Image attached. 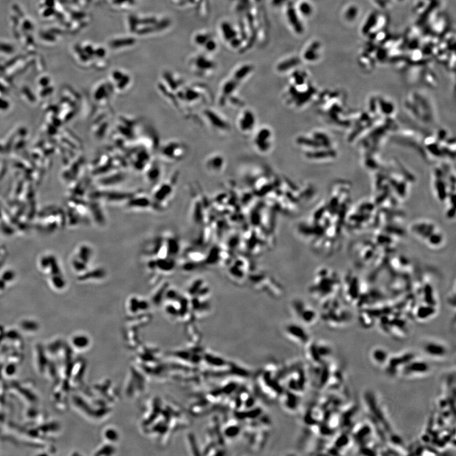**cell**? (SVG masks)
<instances>
[{
    "label": "cell",
    "instance_id": "1",
    "mask_svg": "<svg viewBox=\"0 0 456 456\" xmlns=\"http://www.w3.org/2000/svg\"><path fill=\"white\" fill-rule=\"evenodd\" d=\"M160 159L167 163H178L185 158L187 148L185 143L178 140L165 141L159 147Z\"/></svg>",
    "mask_w": 456,
    "mask_h": 456
},
{
    "label": "cell",
    "instance_id": "2",
    "mask_svg": "<svg viewBox=\"0 0 456 456\" xmlns=\"http://www.w3.org/2000/svg\"><path fill=\"white\" fill-rule=\"evenodd\" d=\"M189 68L192 73L201 77H207L215 69V63L206 54H197L189 60Z\"/></svg>",
    "mask_w": 456,
    "mask_h": 456
},
{
    "label": "cell",
    "instance_id": "3",
    "mask_svg": "<svg viewBox=\"0 0 456 456\" xmlns=\"http://www.w3.org/2000/svg\"><path fill=\"white\" fill-rule=\"evenodd\" d=\"M108 81L116 94H123L133 86V77L126 71L121 69H114L109 74Z\"/></svg>",
    "mask_w": 456,
    "mask_h": 456
},
{
    "label": "cell",
    "instance_id": "4",
    "mask_svg": "<svg viewBox=\"0 0 456 456\" xmlns=\"http://www.w3.org/2000/svg\"><path fill=\"white\" fill-rule=\"evenodd\" d=\"M115 91L108 80L101 81L96 85L93 90V99L97 105H108L113 100Z\"/></svg>",
    "mask_w": 456,
    "mask_h": 456
},
{
    "label": "cell",
    "instance_id": "5",
    "mask_svg": "<svg viewBox=\"0 0 456 456\" xmlns=\"http://www.w3.org/2000/svg\"><path fill=\"white\" fill-rule=\"evenodd\" d=\"M193 41L197 47L206 53H214L218 48V41L209 32H197L193 37Z\"/></svg>",
    "mask_w": 456,
    "mask_h": 456
},
{
    "label": "cell",
    "instance_id": "6",
    "mask_svg": "<svg viewBox=\"0 0 456 456\" xmlns=\"http://www.w3.org/2000/svg\"><path fill=\"white\" fill-rule=\"evenodd\" d=\"M220 33L223 39L231 49H236L241 45V36L231 23L223 21L220 25Z\"/></svg>",
    "mask_w": 456,
    "mask_h": 456
},
{
    "label": "cell",
    "instance_id": "7",
    "mask_svg": "<svg viewBox=\"0 0 456 456\" xmlns=\"http://www.w3.org/2000/svg\"><path fill=\"white\" fill-rule=\"evenodd\" d=\"M430 370V367L427 362L411 359L402 368V372L405 377H416L426 375Z\"/></svg>",
    "mask_w": 456,
    "mask_h": 456
},
{
    "label": "cell",
    "instance_id": "8",
    "mask_svg": "<svg viewBox=\"0 0 456 456\" xmlns=\"http://www.w3.org/2000/svg\"><path fill=\"white\" fill-rule=\"evenodd\" d=\"M424 353L433 358H443L448 354V348L443 343L435 340L425 341L423 343Z\"/></svg>",
    "mask_w": 456,
    "mask_h": 456
},
{
    "label": "cell",
    "instance_id": "9",
    "mask_svg": "<svg viewBox=\"0 0 456 456\" xmlns=\"http://www.w3.org/2000/svg\"><path fill=\"white\" fill-rule=\"evenodd\" d=\"M146 181L150 185H157L162 177V168L159 162L151 161L144 169Z\"/></svg>",
    "mask_w": 456,
    "mask_h": 456
},
{
    "label": "cell",
    "instance_id": "10",
    "mask_svg": "<svg viewBox=\"0 0 456 456\" xmlns=\"http://www.w3.org/2000/svg\"><path fill=\"white\" fill-rule=\"evenodd\" d=\"M320 44L314 41L309 44L303 50L302 57L306 62H313L319 58Z\"/></svg>",
    "mask_w": 456,
    "mask_h": 456
},
{
    "label": "cell",
    "instance_id": "11",
    "mask_svg": "<svg viewBox=\"0 0 456 456\" xmlns=\"http://www.w3.org/2000/svg\"><path fill=\"white\" fill-rule=\"evenodd\" d=\"M296 11L300 17L308 18L313 14V8L310 2L307 0H302L298 2L297 5H294Z\"/></svg>",
    "mask_w": 456,
    "mask_h": 456
},
{
    "label": "cell",
    "instance_id": "12",
    "mask_svg": "<svg viewBox=\"0 0 456 456\" xmlns=\"http://www.w3.org/2000/svg\"><path fill=\"white\" fill-rule=\"evenodd\" d=\"M372 359L377 364H385L389 359L388 354L385 349L376 348L372 352Z\"/></svg>",
    "mask_w": 456,
    "mask_h": 456
},
{
    "label": "cell",
    "instance_id": "13",
    "mask_svg": "<svg viewBox=\"0 0 456 456\" xmlns=\"http://www.w3.org/2000/svg\"><path fill=\"white\" fill-rule=\"evenodd\" d=\"M299 63L297 58H289L284 60V62H280L278 64V70L279 71H287L288 69L294 68V66L297 65Z\"/></svg>",
    "mask_w": 456,
    "mask_h": 456
}]
</instances>
